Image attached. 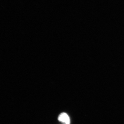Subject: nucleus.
I'll return each instance as SVG.
<instances>
[{
	"label": "nucleus",
	"mask_w": 124,
	"mask_h": 124,
	"mask_svg": "<svg viewBox=\"0 0 124 124\" xmlns=\"http://www.w3.org/2000/svg\"><path fill=\"white\" fill-rule=\"evenodd\" d=\"M58 120L63 124H70V120L67 114L64 112L61 113L58 117Z\"/></svg>",
	"instance_id": "f257e3e1"
}]
</instances>
